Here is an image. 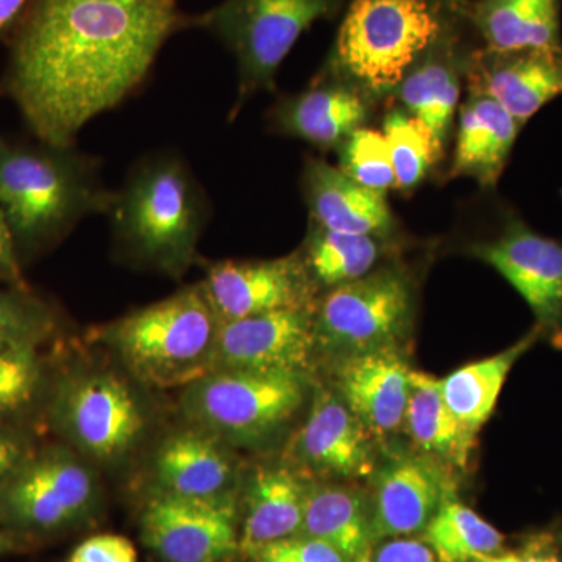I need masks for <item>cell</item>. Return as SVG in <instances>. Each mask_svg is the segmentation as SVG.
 I'll return each instance as SVG.
<instances>
[{"mask_svg": "<svg viewBox=\"0 0 562 562\" xmlns=\"http://www.w3.org/2000/svg\"><path fill=\"white\" fill-rule=\"evenodd\" d=\"M416 310L413 277L384 266L360 280L328 290L314 308L317 349L338 357L391 349L406 338Z\"/></svg>", "mask_w": 562, "mask_h": 562, "instance_id": "8", "label": "cell"}, {"mask_svg": "<svg viewBox=\"0 0 562 562\" xmlns=\"http://www.w3.org/2000/svg\"><path fill=\"white\" fill-rule=\"evenodd\" d=\"M372 562H439V560L424 541L395 538L375 549Z\"/></svg>", "mask_w": 562, "mask_h": 562, "instance_id": "37", "label": "cell"}, {"mask_svg": "<svg viewBox=\"0 0 562 562\" xmlns=\"http://www.w3.org/2000/svg\"><path fill=\"white\" fill-rule=\"evenodd\" d=\"M522 125L491 95L469 92L458 111L452 177H469L483 190L497 187Z\"/></svg>", "mask_w": 562, "mask_h": 562, "instance_id": "23", "label": "cell"}, {"mask_svg": "<svg viewBox=\"0 0 562 562\" xmlns=\"http://www.w3.org/2000/svg\"><path fill=\"white\" fill-rule=\"evenodd\" d=\"M452 18L450 0H351L319 76L372 99L394 92Z\"/></svg>", "mask_w": 562, "mask_h": 562, "instance_id": "3", "label": "cell"}, {"mask_svg": "<svg viewBox=\"0 0 562 562\" xmlns=\"http://www.w3.org/2000/svg\"><path fill=\"white\" fill-rule=\"evenodd\" d=\"M155 476L162 492L183 497L228 495L235 476L231 454L213 435L203 430L176 432L155 458Z\"/></svg>", "mask_w": 562, "mask_h": 562, "instance_id": "25", "label": "cell"}, {"mask_svg": "<svg viewBox=\"0 0 562 562\" xmlns=\"http://www.w3.org/2000/svg\"><path fill=\"white\" fill-rule=\"evenodd\" d=\"M92 498L91 472L69 453L40 454L0 483V512L10 522L33 530L74 522L90 508Z\"/></svg>", "mask_w": 562, "mask_h": 562, "instance_id": "13", "label": "cell"}, {"mask_svg": "<svg viewBox=\"0 0 562 562\" xmlns=\"http://www.w3.org/2000/svg\"><path fill=\"white\" fill-rule=\"evenodd\" d=\"M27 0H0V35L10 31L20 20Z\"/></svg>", "mask_w": 562, "mask_h": 562, "instance_id": "40", "label": "cell"}, {"mask_svg": "<svg viewBox=\"0 0 562 562\" xmlns=\"http://www.w3.org/2000/svg\"><path fill=\"white\" fill-rule=\"evenodd\" d=\"M520 562H561L560 558L553 552H549L542 547H536L525 554H520Z\"/></svg>", "mask_w": 562, "mask_h": 562, "instance_id": "41", "label": "cell"}, {"mask_svg": "<svg viewBox=\"0 0 562 562\" xmlns=\"http://www.w3.org/2000/svg\"><path fill=\"white\" fill-rule=\"evenodd\" d=\"M36 346L16 347L0 353V416L27 405L38 390Z\"/></svg>", "mask_w": 562, "mask_h": 562, "instance_id": "34", "label": "cell"}, {"mask_svg": "<svg viewBox=\"0 0 562 562\" xmlns=\"http://www.w3.org/2000/svg\"><path fill=\"white\" fill-rule=\"evenodd\" d=\"M452 10L453 18L446 31L394 91L402 109L425 122L443 146L453 128L461 98V74L471 52L462 50L461 16L453 5Z\"/></svg>", "mask_w": 562, "mask_h": 562, "instance_id": "20", "label": "cell"}, {"mask_svg": "<svg viewBox=\"0 0 562 562\" xmlns=\"http://www.w3.org/2000/svg\"><path fill=\"white\" fill-rule=\"evenodd\" d=\"M339 169L368 190L386 192L395 188L390 147L382 132L361 127L338 147Z\"/></svg>", "mask_w": 562, "mask_h": 562, "instance_id": "32", "label": "cell"}, {"mask_svg": "<svg viewBox=\"0 0 562 562\" xmlns=\"http://www.w3.org/2000/svg\"><path fill=\"white\" fill-rule=\"evenodd\" d=\"M449 497V482L431 458L402 454L386 462L373 480L371 503L376 541L424 531Z\"/></svg>", "mask_w": 562, "mask_h": 562, "instance_id": "17", "label": "cell"}, {"mask_svg": "<svg viewBox=\"0 0 562 562\" xmlns=\"http://www.w3.org/2000/svg\"><path fill=\"white\" fill-rule=\"evenodd\" d=\"M483 41V49L509 52L562 47V0H452Z\"/></svg>", "mask_w": 562, "mask_h": 562, "instance_id": "22", "label": "cell"}, {"mask_svg": "<svg viewBox=\"0 0 562 562\" xmlns=\"http://www.w3.org/2000/svg\"><path fill=\"white\" fill-rule=\"evenodd\" d=\"M372 98L344 81L317 76L301 94L277 103L272 124L283 135L322 150L338 149L371 114Z\"/></svg>", "mask_w": 562, "mask_h": 562, "instance_id": "19", "label": "cell"}, {"mask_svg": "<svg viewBox=\"0 0 562 562\" xmlns=\"http://www.w3.org/2000/svg\"><path fill=\"white\" fill-rule=\"evenodd\" d=\"M305 372L213 371L187 386L184 413L225 441L271 438L306 397Z\"/></svg>", "mask_w": 562, "mask_h": 562, "instance_id": "7", "label": "cell"}, {"mask_svg": "<svg viewBox=\"0 0 562 562\" xmlns=\"http://www.w3.org/2000/svg\"><path fill=\"white\" fill-rule=\"evenodd\" d=\"M398 347L341 358L336 380L341 401L373 435L403 427L412 369Z\"/></svg>", "mask_w": 562, "mask_h": 562, "instance_id": "18", "label": "cell"}, {"mask_svg": "<svg viewBox=\"0 0 562 562\" xmlns=\"http://www.w3.org/2000/svg\"><path fill=\"white\" fill-rule=\"evenodd\" d=\"M403 425L424 457L464 468L475 436L462 427L443 401L441 380L412 371V390Z\"/></svg>", "mask_w": 562, "mask_h": 562, "instance_id": "27", "label": "cell"}, {"mask_svg": "<svg viewBox=\"0 0 562 562\" xmlns=\"http://www.w3.org/2000/svg\"><path fill=\"white\" fill-rule=\"evenodd\" d=\"M306 486L290 469H262L251 480L239 549L254 554L268 543L301 535Z\"/></svg>", "mask_w": 562, "mask_h": 562, "instance_id": "26", "label": "cell"}, {"mask_svg": "<svg viewBox=\"0 0 562 562\" xmlns=\"http://www.w3.org/2000/svg\"><path fill=\"white\" fill-rule=\"evenodd\" d=\"M368 428L338 394L319 390L312 409L292 441L291 457L319 475L358 479L373 472Z\"/></svg>", "mask_w": 562, "mask_h": 562, "instance_id": "16", "label": "cell"}, {"mask_svg": "<svg viewBox=\"0 0 562 562\" xmlns=\"http://www.w3.org/2000/svg\"><path fill=\"white\" fill-rule=\"evenodd\" d=\"M384 238L331 232L312 222L302 260L317 288L333 290L375 271L383 257Z\"/></svg>", "mask_w": 562, "mask_h": 562, "instance_id": "29", "label": "cell"}, {"mask_svg": "<svg viewBox=\"0 0 562 562\" xmlns=\"http://www.w3.org/2000/svg\"><path fill=\"white\" fill-rule=\"evenodd\" d=\"M68 562H138V553L124 536L98 535L77 546Z\"/></svg>", "mask_w": 562, "mask_h": 562, "instance_id": "36", "label": "cell"}, {"mask_svg": "<svg viewBox=\"0 0 562 562\" xmlns=\"http://www.w3.org/2000/svg\"><path fill=\"white\" fill-rule=\"evenodd\" d=\"M539 338L541 333L535 327L520 341L501 353L471 362L441 380L443 401L472 436H476L494 413L503 384L514 364Z\"/></svg>", "mask_w": 562, "mask_h": 562, "instance_id": "28", "label": "cell"}, {"mask_svg": "<svg viewBox=\"0 0 562 562\" xmlns=\"http://www.w3.org/2000/svg\"><path fill=\"white\" fill-rule=\"evenodd\" d=\"M0 281H5L11 286L25 288L20 266V254H18L16 244H14L2 209H0Z\"/></svg>", "mask_w": 562, "mask_h": 562, "instance_id": "38", "label": "cell"}, {"mask_svg": "<svg viewBox=\"0 0 562 562\" xmlns=\"http://www.w3.org/2000/svg\"><path fill=\"white\" fill-rule=\"evenodd\" d=\"M424 542L439 562H472L501 553L505 536L450 495L424 528Z\"/></svg>", "mask_w": 562, "mask_h": 562, "instance_id": "30", "label": "cell"}, {"mask_svg": "<svg viewBox=\"0 0 562 562\" xmlns=\"http://www.w3.org/2000/svg\"><path fill=\"white\" fill-rule=\"evenodd\" d=\"M314 308L221 322L214 371L305 372L317 349Z\"/></svg>", "mask_w": 562, "mask_h": 562, "instance_id": "14", "label": "cell"}, {"mask_svg": "<svg viewBox=\"0 0 562 562\" xmlns=\"http://www.w3.org/2000/svg\"><path fill=\"white\" fill-rule=\"evenodd\" d=\"M472 562H520V554L517 553H495L490 557L480 558Z\"/></svg>", "mask_w": 562, "mask_h": 562, "instance_id": "42", "label": "cell"}, {"mask_svg": "<svg viewBox=\"0 0 562 562\" xmlns=\"http://www.w3.org/2000/svg\"><path fill=\"white\" fill-rule=\"evenodd\" d=\"M202 286L220 322L281 310L313 308L317 303V286L302 255L216 262L206 269Z\"/></svg>", "mask_w": 562, "mask_h": 562, "instance_id": "12", "label": "cell"}, {"mask_svg": "<svg viewBox=\"0 0 562 562\" xmlns=\"http://www.w3.org/2000/svg\"><path fill=\"white\" fill-rule=\"evenodd\" d=\"M55 416L81 452L102 462L127 457L146 428L138 398L113 373L70 379L58 394Z\"/></svg>", "mask_w": 562, "mask_h": 562, "instance_id": "9", "label": "cell"}, {"mask_svg": "<svg viewBox=\"0 0 562 562\" xmlns=\"http://www.w3.org/2000/svg\"><path fill=\"white\" fill-rule=\"evenodd\" d=\"M52 327L50 310L33 297L27 288L0 291V353L16 347L38 346Z\"/></svg>", "mask_w": 562, "mask_h": 562, "instance_id": "33", "label": "cell"}, {"mask_svg": "<svg viewBox=\"0 0 562 562\" xmlns=\"http://www.w3.org/2000/svg\"><path fill=\"white\" fill-rule=\"evenodd\" d=\"M177 24V0H36L5 90L41 143L74 146L146 79Z\"/></svg>", "mask_w": 562, "mask_h": 562, "instance_id": "1", "label": "cell"}, {"mask_svg": "<svg viewBox=\"0 0 562 562\" xmlns=\"http://www.w3.org/2000/svg\"><path fill=\"white\" fill-rule=\"evenodd\" d=\"M251 557L257 562H344L327 543L303 535L268 543Z\"/></svg>", "mask_w": 562, "mask_h": 562, "instance_id": "35", "label": "cell"}, {"mask_svg": "<svg viewBox=\"0 0 562 562\" xmlns=\"http://www.w3.org/2000/svg\"><path fill=\"white\" fill-rule=\"evenodd\" d=\"M469 250L522 295L541 336L562 346V243L539 235L506 211L497 235Z\"/></svg>", "mask_w": 562, "mask_h": 562, "instance_id": "10", "label": "cell"}, {"mask_svg": "<svg viewBox=\"0 0 562 562\" xmlns=\"http://www.w3.org/2000/svg\"><path fill=\"white\" fill-rule=\"evenodd\" d=\"M143 539L166 562H220L239 549L232 495L199 498L160 492L140 519Z\"/></svg>", "mask_w": 562, "mask_h": 562, "instance_id": "11", "label": "cell"}, {"mask_svg": "<svg viewBox=\"0 0 562 562\" xmlns=\"http://www.w3.org/2000/svg\"><path fill=\"white\" fill-rule=\"evenodd\" d=\"M114 192L74 146H22L0 136V209L18 254L57 241L90 214L109 213Z\"/></svg>", "mask_w": 562, "mask_h": 562, "instance_id": "2", "label": "cell"}, {"mask_svg": "<svg viewBox=\"0 0 562 562\" xmlns=\"http://www.w3.org/2000/svg\"><path fill=\"white\" fill-rule=\"evenodd\" d=\"M122 246L147 265L180 272L190 265L209 205L180 158L157 155L138 162L109 211Z\"/></svg>", "mask_w": 562, "mask_h": 562, "instance_id": "4", "label": "cell"}, {"mask_svg": "<svg viewBox=\"0 0 562 562\" xmlns=\"http://www.w3.org/2000/svg\"><path fill=\"white\" fill-rule=\"evenodd\" d=\"M302 191L313 224L327 231L387 236L394 228L386 195L361 187L328 162L306 161Z\"/></svg>", "mask_w": 562, "mask_h": 562, "instance_id": "21", "label": "cell"}, {"mask_svg": "<svg viewBox=\"0 0 562 562\" xmlns=\"http://www.w3.org/2000/svg\"><path fill=\"white\" fill-rule=\"evenodd\" d=\"M220 325L201 283L114 321L102 338L140 383L168 390L214 371Z\"/></svg>", "mask_w": 562, "mask_h": 562, "instance_id": "5", "label": "cell"}, {"mask_svg": "<svg viewBox=\"0 0 562 562\" xmlns=\"http://www.w3.org/2000/svg\"><path fill=\"white\" fill-rule=\"evenodd\" d=\"M344 0H224L202 14L198 25L213 32L235 55L238 98L235 117L244 103L260 91H272L281 63L314 22L328 20Z\"/></svg>", "mask_w": 562, "mask_h": 562, "instance_id": "6", "label": "cell"}, {"mask_svg": "<svg viewBox=\"0 0 562 562\" xmlns=\"http://www.w3.org/2000/svg\"><path fill=\"white\" fill-rule=\"evenodd\" d=\"M471 91L484 92L527 124L562 94V47L509 52H469L464 65Z\"/></svg>", "mask_w": 562, "mask_h": 562, "instance_id": "15", "label": "cell"}, {"mask_svg": "<svg viewBox=\"0 0 562 562\" xmlns=\"http://www.w3.org/2000/svg\"><path fill=\"white\" fill-rule=\"evenodd\" d=\"M11 549L10 539L7 538L5 535H3L2 531H0V554L9 552Z\"/></svg>", "mask_w": 562, "mask_h": 562, "instance_id": "43", "label": "cell"}, {"mask_svg": "<svg viewBox=\"0 0 562 562\" xmlns=\"http://www.w3.org/2000/svg\"><path fill=\"white\" fill-rule=\"evenodd\" d=\"M382 133L390 147L395 190H416L441 160L446 146L425 122L403 109L386 114Z\"/></svg>", "mask_w": 562, "mask_h": 562, "instance_id": "31", "label": "cell"}, {"mask_svg": "<svg viewBox=\"0 0 562 562\" xmlns=\"http://www.w3.org/2000/svg\"><path fill=\"white\" fill-rule=\"evenodd\" d=\"M21 443L5 432H0V483L24 462Z\"/></svg>", "mask_w": 562, "mask_h": 562, "instance_id": "39", "label": "cell"}, {"mask_svg": "<svg viewBox=\"0 0 562 562\" xmlns=\"http://www.w3.org/2000/svg\"><path fill=\"white\" fill-rule=\"evenodd\" d=\"M301 535L327 543L344 562H372L379 542L371 501L339 484L306 486Z\"/></svg>", "mask_w": 562, "mask_h": 562, "instance_id": "24", "label": "cell"}]
</instances>
